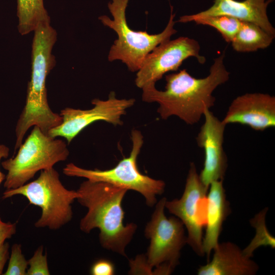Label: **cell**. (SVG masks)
Listing matches in <instances>:
<instances>
[{
    "label": "cell",
    "instance_id": "cell-19",
    "mask_svg": "<svg viewBox=\"0 0 275 275\" xmlns=\"http://www.w3.org/2000/svg\"><path fill=\"white\" fill-rule=\"evenodd\" d=\"M197 24L214 28L227 43H231L240 29L242 22L236 18L227 15L209 16L193 20Z\"/></svg>",
    "mask_w": 275,
    "mask_h": 275
},
{
    "label": "cell",
    "instance_id": "cell-4",
    "mask_svg": "<svg viewBox=\"0 0 275 275\" xmlns=\"http://www.w3.org/2000/svg\"><path fill=\"white\" fill-rule=\"evenodd\" d=\"M129 0H112L108 8L113 19L102 15L99 19L105 26L113 30L118 38L111 46L108 60H120L131 72L140 68L146 56L160 43L170 39L177 33L174 28L175 14L170 6V17L165 29L157 34H149L146 31H135L130 28L126 18V9Z\"/></svg>",
    "mask_w": 275,
    "mask_h": 275
},
{
    "label": "cell",
    "instance_id": "cell-21",
    "mask_svg": "<svg viewBox=\"0 0 275 275\" xmlns=\"http://www.w3.org/2000/svg\"><path fill=\"white\" fill-rule=\"evenodd\" d=\"M28 261L23 255L21 245L13 244L11 249V254L7 270L4 275H27Z\"/></svg>",
    "mask_w": 275,
    "mask_h": 275
},
{
    "label": "cell",
    "instance_id": "cell-3",
    "mask_svg": "<svg viewBox=\"0 0 275 275\" xmlns=\"http://www.w3.org/2000/svg\"><path fill=\"white\" fill-rule=\"evenodd\" d=\"M34 32L31 78L28 84L25 104L15 127L14 153L31 127L38 126L48 134L50 130L62 122L60 114L53 112L49 105L46 87L47 77L56 64L52 50L57 34L50 21L40 23Z\"/></svg>",
    "mask_w": 275,
    "mask_h": 275
},
{
    "label": "cell",
    "instance_id": "cell-26",
    "mask_svg": "<svg viewBox=\"0 0 275 275\" xmlns=\"http://www.w3.org/2000/svg\"><path fill=\"white\" fill-rule=\"evenodd\" d=\"M9 154V148L5 145L0 144V165L3 158H7ZM6 175L0 170V184L5 180Z\"/></svg>",
    "mask_w": 275,
    "mask_h": 275
},
{
    "label": "cell",
    "instance_id": "cell-7",
    "mask_svg": "<svg viewBox=\"0 0 275 275\" xmlns=\"http://www.w3.org/2000/svg\"><path fill=\"white\" fill-rule=\"evenodd\" d=\"M18 149L15 156L1 162L7 171L4 183L6 189L25 184L38 172L53 168L69 155L66 142L45 133L36 126Z\"/></svg>",
    "mask_w": 275,
    "mask_h": 275
},
{
    "label": "cell",
    "instance_id": "cell-14",
    "mask_svg": "<svg viewBox=\"0 0 275 275\" xmlns=\"http://www.w3.org/2000/svg\"><path fill=\"white\" fill-rule=\"evenodd\" d=\"M273 0H214L208 9L198 13L180 17L178 22L187 23L196 18L227 15L242 21L254 23L268 33L275 35V29L269 20L267 8Z\"/></svg>",
    "mask_w": 275,
    "mask_h": 275
},
{
    "label": "cell",
    "instance_id": "cell-8",
    "mask_svg": "<svg viewBox=\"0 0 275 275\" xmlns=\"http://www.w3.org/2000/svg\"><path fill=\"white\" fill-rule=\"evenodd\" d=\"M131 139L132 146L130 155L121 160L113 168L106 170H89L71 162L63 168V174L69 177L104 182L127 190H134L143 196L148 206L152 207L157 202L156 196L164 192L166 184L162 180L153 179L140 172L137 159L143 144V136L140 131L133 129Z\"/></svg>",
    "mask_w": 275,
    "mask_h": 275
},
{
    "label": "cell",
    "instance_id": "cell-25",
    "mask_svg": "<svg viewBox=\"0 0 275 275\" xmlns=\"http://www.w3.org/2000/svg\"><path fill=\"white\" fill-rule=\"evenodd\" d=\"M9 244L5 242L0 246V275L3 274L5 265L9 258Z\"/></svg>",
    "mask_w": 275,
    "mask_h": 275
},
{
    "label": "cell",
    "instance_id": "cell-5",
    "mask_svg": "<svg viewBox=\"0 0 275 275\" xmlns=\"http://www.w3.org/2000/svg\"><path fill=\"white\" fill-rule=\"evenodd\" d=\"M24 197L30 204L41 209L36 228H48L52 230L61 228L73 217L72 204L77 199L76 190H69L62 184L60 174L53 168L41 171L35 180L15 189H6L2 199L14 196Z\"/></svg>",
    "mask_w": 275,
    "mask_h": 275
},
{
    "label": "cell",
    "instance_id": "cell-6",
    "mask_svg": "<svg viewBox=\"0 0 275 275\" xmlns=\"http://www.w3.org/2000/svg\"><path fill=\"white\" fill-rule=\"evenodd\" d=\"M166 201L164 197L158 201L146 226L145 235L150 239L146 256H138L130 264L139 265L146 272L155 267L154 273L170 274L179 264L181 250L186 243L182 221L175 216L168 218L164 214Z\"/></svg>",
    "mask_w": 275,
    "mask_h": 275
},
{
    "label": "cell",
    "instance_id": "cell-23",
    "mask_svg": "<svg viewBox=\"0 0 275 275\" xmlns=\"http://www.w3.org/2000/svg\"><path fill=\"white\" fill-rule=\"evenodd\" d=\"M115 272L114 263L106 259H100L96 261L90 269V273L92 275H113Z\"/></svg>",
    "mask_w": 275,
    "mask_h": 275
},
{
    "label": "cell",
    "instance_id": "cell-10",
    "mask_svg": "<svg viewBox=\"0 0 275 275\" xmlns=\"http://www.w3.org/2000/svg\"><path fill=\"white\" fill-rule=\"evenodd\" d=\"M200 51L199 43L187 37L169 39L160 43L144 59L137 71L136 86L141 89L155 86L164 74L177 71L183 62L189 57L196 58L199 63L204 64L206 58Z\"/></svg>",
    "mask_w": 275,
    "mask_h": 275
},
{
    "label": "cell",
    "instance_id": "cell-17",
    "mask_svg": "<svg viewBox=\"0 0 275 275\" xmlns=\"http://www.w3.org/2000/svg\"><path fill=\"white\" fill-rule=\"evenodd\" d=\"M275 35L268 33L254 23L242 21L231 43L236 51L254 52L269 47Z\"/></svg>",
    "mask_w": 275,
    "mask_h": 275
},
{
    "label": "cell",
    "instance_id": "cell-1",
    "mask_svg": "<svg viewBox=\"0 0 275 275\" xmlns=\"http://www.w3.org/2000/svg\"><path fill=\"white\" fill-rule=\"evenodd\" d=\"M226 50L214 59L209 74L197 78L186 69L166 75L165 90H158L155 86L142 89V99L147 102H157V112L163 119L175 116L186 124L198 123L204 112L214 105L213 91L230 78V72L224 64Z\"/></svg>",
    "mask_w": 275,
    "mask_h": 275
},
{
    "label": "cell",
    "instance_id": "cell-16",
    "mask_svg": "<svg viewBox=\"0 0 275 275\" xmlns=\"http://www.w3.org/2000/svg\"><path fill=\"white\" fill-rule=\"evenodd\" d=\"M231 213L226 199L223 180L215 181L209 185L207 195L206 231L203 238V249L209 261L212 251L218 244L223 223Z\"/></svg>",
    "mask_w": 275,
    "mask_h": 275
},
{
    "label": "cell",
    "instance_id": "cell-13",
    "mask_svg": "<svg viewBox=\"0 0 275 275\" xmlns=\"http://www.w3.org/2000/svg\"><path fill=\"white\" fill-rule=\"evenodd\" d=\"M263 131L275 126V97L262 93H246L235 98L222 120Z\"/></svg>",
    "mask_w": 275,
    "mask_h": 275
},
{
    "label": "cell",
    "instance_id": "cell-12",
    "mask_svg": "<svg viewBox=\"0 0 275 275\" xmlns=\"http://www.w3.org/2000/svg\"><path fill=\"white\" fill-rule=\"evenodd\" d=\"M205 121L196 138L198 145L204 150L203 169L199 174L203 184L209 187L213 181L223 180L228 159L223 144L226 126L209 109L205 111Z\"/></svg>",
    "mask_w": 275,
    "mask_h": 275
},
{
    "label": "cell",
    "instance_id": "cell-9",
    "mask_svg": "<svg viewBox=\"0 0 275 275\" xmlns=\"http://www.w3.org/2000/svg\"><path fill=\"white\" fill-rule=\"evenodd\" d=\"M209 188L201 181L196 166L191 162L181 197L165 204L169 212L177 216L186 228L187 243L199 256L203 249V228L206 225L207 195Z\"/></svg>",
    "mask_w": 275,
    "mask_h": 275
},
{
    "label": "cell",
    "instance_id": "cell-22",
    "mask_svg": "<svg viewBox=\"0 0 275 275\" xmlns=\"http://www.w3.org/2000/svg\"><path fill=\"white\" fill-rule=\"evenodd\" d=\"M27 275H49L47 254H43V246H39L28 260Z\"/></svg>",
    "mask_w": 275,
    "mask_h": 275
},
{
    "label": "cell",
    "instance_id": "cell-20",
    "mask_svg": "<svg viewBox=\"0 0 275 275\" xmlns=\"http://www.w3.org/2000/svg\"><path fill=\"white\" fill-rule=\"evenodd\" d=\"M267 208H264L251 219V224L256 230V234L250 244L243 252L245 255L251 258L253 252L261 246H269L275 248V239L268 231L265 224V216Z\"/></svg>",
    "mask_w": 275,
    "mask_h": 275
},
{
    "label": "cell",
    "instance_id": "cell-15",
    "mask_svg": "<svg viewBox=\"0 0 275 275\" xmlns=\"http://www.w3.org/2000/svg\"><path fill=\"white\" fill-rule=\"evenodd\" d=\"M212 260L198 269V275H254L257 264L231 242L218 243Z\"/></svg>",
    "mask_w": 275,
    "mask_h": 275
},
{
    "label": "cell",
    "instance_id": "cell-11",
    "mask_svg": "<svg viewBox=\"0 0 275 275\" xmlns=\"http://www.w3.org/2000/svg\"><path fill=\"white\" fill-rule=\"evenodd\" d=\"M134 102L133 98L118 99L112 92L107 100H92L94 106L90 109L65 108L60 113L62 118L61 124L50 130L48 134L53 138H64L70 144L83 129L94 122L103 121L115 126L122 125L121 117Z\"/></svg>",
    "mask_w": 275,
    "mask_h": 275
},
{
    "label": "cell",
    "instance_id": "cell-2",
    "mask_svg": "<svg viewBox=\"0 0 275 275\" xmlns=\"http://www.w3.org/2000/svg\"><path fill=\"white\" fill-rule=\"evenodd\" d=\"M127 190L108 183L89 180L82 182L76 190V200L88 209L80 221V230L89 233L98 228L101 245L125 257L126 247L137 229L135 224L123 223L122 203Z\"/></svg>",
    "mask_w": 275,
    "mask_h": 275
},
{
    "label": "cell",
    "instance_id": "cell-24",
    "mask_svg": "<svg viewBox=\"0 0 275 275\" xmlns=\"http://www.w3.org/2000/svg\"><path fill=\"white\" fill-rule=\"evenodd\" d=\"M16 224L10 222L5 223L0 217V246L7 239H9L16 233Z\"/></svg>",
    "mask_w": 275,
    "mask_h": 275
},
{
    "label": "cell",
    "instance_id": "cell-18",
    "mask_svg": "<svg viewBox=\"0 0 275 275\" xmlns=\"http://www.w3.org/2000/svg\"><path fill=\"white\" fill-rule=\"evenodd\" d=\"M18 30L22 36L34 32L42 22L50 21L43 0H17Z\"/></svg>",
    "mask_w": 275,
    "mask_h": 275
}]
</instances>
